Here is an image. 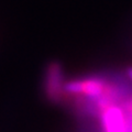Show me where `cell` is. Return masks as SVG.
Masks as SVG:
<instances>
[{
    "label": "cell",
    "instance_id": "cell-3",
    "mask_svg": "<svg viewBox=\"0 0 132 132\" xmlns=\"http://www.w3.org/2000/svg\"><path fill=\"white\" fill-rule=\"evenodd\" d=\"M104 92V82L99 79H87L81 81V93L86 96L96 98Z\"/></svg>",
    "mask_w": 132,
    "mask_h": 132
},
{
    "label": "cell",
    "instance_id": "cell-1",
    "mask_svg": "<svg viewBox=\"0 0 132 132\" xmlns=\"http://www.w3.org/2000/svg\"><path fill=\"white\" fill-rule=\"evenodd\" d=\"M63 75L60 66L57 64H53L50 66L47 76H46V92L50 98L53 100H56L60 97L63 85Z\"/></svg>",
    "mask_w": 132,
    "mask_h": 132
},
{
    "label": "cell",
    "instance_id": "cell-4",
    "mask_svg": "<svg viewBox=\"0 0 132 132\" xmlns=\"http://www.w3.org/2000/svg\"><path fill=\"white\" fill-rule=\"evenodd\" d=\"M64 90L69 94H79L81 93V81L73 80L64 85Z\"/></svg>",
    "mask_w": 132,
    "mask_h": 132
},
{
    "label": "cell",
    "instance_id": "cell-2",
    "mask_svg": "<svg viewBox=\"0 0 132 132\" xmlns=\"http://www.w3.org/2000/svg\"><path fill=\"white\" fill-rule=\"evenodd\" d=\"M102 121L106 132H125L123 116L120 109L114 107L108 108L102 116Z\"/></svg>",
    "mask_w": 132,
    "mask_h": 132
},
{
    "label": "cell",
    "instance_id": "cell-5",
    "mask_svg": "<svg viewBox=\"0 0 132 132\" xmlns=\"http://www.w3.org/2000/svg\"><path fill=\"white\" fill-rule=\"evenodd\" d=\"M128 76L130 77V79H132V67L128 69Z\"/></svg>",
    "mask_w": 132,
    "mask_h": 132
}]
</instances>
